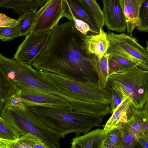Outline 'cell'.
I'll return each mask as SVG.
<instances>
[{
    "label": "cell",
    "instance_id": "12",
    "mask_svg": "<svg viewBox=\"0 0 148 148\" xmlns=\"http://www.w3.org/2000/svg\"><path fill=\"white\" fill-rule=\"evenodd\" d=\"M63 17L71 21L74 17L89 26L93 34L100 32V28L93 16L79 0H63Z\"/></svg>",
    "mask_w": 148,
    "mask_h": 148
},
{
    "label": "cell",
    "instance_id": "10",
    "mask_svg": "<svg viewBox=\"0 0 148 148\" xmlns=\"http://www.w3.org/2000/svg\"><path fill=\"white\" fill-rule=\"evenodd\" d=\"M51 34V31L29 33L18 46L13 58L21 63L31 65L33 60L47 44Z\"/></svg>",
    "mask_w": 148,
    "mask_h": 148
},
{
    "label": "cell",
    "instance_id": "16",
    "mask_svg": "<svg viewBox=\"0 0 148 148\" xmlns=\"http://www.w3.org/2000/svg\"><path fill=\"white\" fill-rule=\"evenodd\" d=\"M48 0H0V8L12 9L21 16L24 13L36 11Z\"/></svg>",
    "mask_w": 148,
    "mask_h": 148
},
{
    "label": "cell",
    "instance_id": "24",
    "mask_svg": "<svg viewBox=\"0 0 148 148\" xmlns=\"http://www.w3.org/2000/svg\"><path fill=\"white\" fill-rule=\"evenodd\" d=\"M132 113L140 124L143 132L148 135V103L147 102L144 108L141 109L135 108L132 106Z\"/></svg>",
    "mask_w": 148,
    "mask_h": 148
},
{
    "label": "cell",
    "instance_id": "36",
    "mask_svg": "<svg viewBox=\"0 0 148 148\" xmlns=\"http://www.w3.org/2000/svg\"><path fill=\"white\" fill-rule=\"evenodd\" d=\"M15 141L0 138V148H11Z\"/></svg>",
    "mask_w": 148,
    "mask_h": 148
},
{
    "label": "cell",
    "instance_id": "5",
    "mask_svg": "<svg viewBox=\"0 0 148 148\" xmlns=\"http://www.w3.org/2000/svg\"><path fill=\"white\" fill-rule=\"evenodd\" d=\"M41 75L59 92L75 100L109 104L101 89L95 83L72 79L55 74L39 71Z\"/></svg>",
    "mask_w": 148,
    "mask_h": 148
},
{
    "label": "cell",
    "instance_id": "20",
    "mask_svg": "<svg viewBox=\"0 0 148 148\" xmlns=\"http://www.w3.org/2000/svg\"><path fill=\"white\" fill-rule=\"evenodd\" d=\"M109 55L105 53L101 59H97L96 70L98 75L97 84L101 89H104L108 82L110 75L108 60Z\"/></svg>",
    "mask_w": 148,
    "mask_h": 148
},
{
    "label": "cell",
    "instance_id": "29",
    "mask_svg": "<svg viewBox=\"0 0 148 148\" xmlns=\"http://www.w3.org/2000/svg\"><path fill=\"white\" fill-rule=\"evenodd\" d=\"M140 22L136 29L140 32L148 31V0H145L141 7L139 13Z\"/></svg>",
    "mask_w": 148,
    "mask_h": 148
},
{
    "label": "cell",
    "instance_id": "2",
    "mask_svg": "<svg viewBox=\"0 0 148 148\" xmlns=\"http://www.w3.org/2000/svg\"><path fill=\"white\" fill-rule=\"evenodd\" d=\"M27 107L63 138L71 134H74L75 136L84 134L94 127L100 126L103 119L102 116L73 110L41 106Z\"/></svg>",
    "mask_w": 148,
    "mask_h": 148
},
{
    "label": "cell",
    "instance_id": "27",
    "mask_svg": "<svg viewBox=\"0 0 148 148\" xmlns=\"http://www.w3.org/2000/svg\"><path fill=\"white\" fill-rule=\"evenodd\" d=\"M121 124L133 134L136 138L142 136L148 137V135L143 132L140 124L132 113L131 117Z\"/></svg>",
    "mask_w": 148,
    "mask_h": 148
},
{
    "label": "cell",
    "instance_id": "14",
    "mask_svg": "<svg viewBox=\"0 0 148 148\" xmlns=\"http://www.w3.org/2000/svg\"><path fill=\"white\" fill-rule=\"evenodd\" d=\"M109 130L97 128L82 136H75L72 139L70 148H101Z\"/></svg>",
    "mask_w": 148,
    "mask_h": 148
},
{
    "label": "cell",
    "instance_id": "18",
    "mask_svg": "<svg viewBox=\"0 0 148 148\" xmlns=\"http://www.w3.org/2000/svg\"><path fill=\"white\" fill-rule=\"evenodd\" d=\"M131 101L128 97L123 99L106 123L103 129L108 130L120 123L126 122L132 116Z\"/></svg>",
    "mask_w": 148,
    "mask_h": 148
},
{
    "label": "cell",
    "instance_id": "34",
    "mask_svg": "<svg viewBox=\"0 0 148 148\" xmlns=\"http://www.w3.org/2000/svg\"><path fill=\"white\" fill-rule=\"evenodd\" d=\"M18 22L17 20L11 18L5 14L0 13V27L11 26Z\"/></svg>",
    "mask_w": 148,
    "mask_h": 148
},
{
    "label": "cell",
    "instance_id": "37",
    "mask_svg": "<svg viewBox=\"0 0 148 148\" xmlns=\"http://www.w3.org/2000/svg\"><path fill=\"white\" fill-rule=\"evenodd\" d=\"M101 148H119L118 147L106 139L103 141Z\"/></svg>",
    "mask_w": 148,
    "mask_h": 148
},
{
    "label": "cell",
    "instance_id": "11",
    "mask_svg": "<svg viewBox=\"0 0 148 148\" xmlns=\"http://www.w3.org/2000/svg\"><path fill=\"white\" fill-rule=\"evenodd\" d=\"M104 25L110 30L124 33L127 24L121 0H102Z\"/></svg>",
    "mask_w": 148,
    "mask_h": 148
},
{
    "label": "cell",
    "instance_id": "28",
    "mask_svg": "<svg viewBox=\"0 0 148 148\" xmlns=\"http://www.w3.org/2000/svg\"><path fill=\"white\" fill-rule=\"evenodd\" d=\"M106 139L117 146L119 148H122V130L121 123L110 129L107 134Z\"/></svg>",
    "mask_w": 148,
    "mask_h": 148
},
{
    "label": "cell",
    "instance_id": "7",
    "mask_svg": "<svg viewBox=\"0 0 148 148\" xmlns=\"http://www.w3.org/2000/svg\"><path fill=\"white\" fill-rule=\"evenodd\" d=\"M0 116L15 131L19 137L27 134L39 138L51 148L48 142L38 130L32 117V112L25 105L12 107L5 105Z\"/></svg>",
    "mask_w": 148,
    "mask_h": 148
},
{
    "label": "cell",
    "instance_id": "19",
    "mask_svg": "<svg viewBox=\"0 0 148 148\" xmlns=\"http://www.w3.org/2000/svg\"><path fill=\"white\" fill-rule=\"evenodd\" d=\"M50 148L39 138L32 135L27 134L18 138L11 148Z\"/></svg>",
    "mask_w": 148,
    "mask_h": 148
},
{
    "label": "cell",
    "instance_id": "23",
    "mask_svg": "<svg viewBox=\"0 0 148 148\" xmlns=\"http://www.w3.org/2000/svg\"><path fill=\"white\" fill-rule=\"evenodd\" d=\"M106 92V98L111 107L110 113L112 114L123 100L122 95L107 82L104 88Z\"/></svg>",
    "mask_w": 148,
    "mask_h": 148
},
{
    "label": "cell",
    "instance_id": "8",
    "mask_svg": "<svg viewBox=\"0 0 148 148\" xmlns=\"http://www.w3.org/2000/svg\"><path fill=\"white\" fill-rule=\"evenodd\" d=\"M15 92L27 107L41 106L73 110L71 106L64 98L33 87H27L20 89L15 87Z\"/></svg>",
    "mask_w": 148,
    "mask_h": 148
},
{
    "label": "cell",
    "instance_id": "1",
    "mask_svg": "<svg viewBox=\"0 0 148 148\" xmlns=\"http://www.w3.org/2000/svg\"><path fill=\"white\" fill-rule=\"evenodd\" d=\"M85 36L75 28L73 21L58 24L51 31L47 42L31 65L40 71L97 84V58L85 51Z\"/></svg>",
    "mask_w": 148,
    "mask_h": 148
},
{
    "label": "cell",
    "instance_id": "31",
    "mask_svg": "<svg viewBox=\"0 0 148 148\" xmlns=\"http://www.w3.org/2000/svg\"><path fill=\"white\" fill-rule=\"evenodd\" d=\"M109 56L124 69L129 70L138 66L134 62L126 58L116 55Z\"/></svg>",
    "mask_w": 148,
    "mask_h": 148
},
{
    "label": "cell",
    "instance_id": "32",
    "mask_svg": "<svg viewBox=\"0 0 148 148\" xmlns=\"http://www.w3.org/2000/svg\"><path fill=\"white\" fill-rule=\"evenodd\" d=\"M71 21L74 23V27L84 35L93 34L89 25L84 22L73 17Z\"/></svg>",
    "mask_w": 148,
    "mask_h": 148
},
{
    "label": "cell",
    "instance_id": "17",
    "mask_svg": "<svg viewBox=\"0 0 148 148\" xmlns=\"http://www.w3.org/2000/svg\"><path fill=\"white\" fill-rule=\"evenodd\" d=\"M69 102L72 107L73 110L78 112L103 117L110 113L111 107L109 104L74 99H71Z\"/></svg>",
    "mask_w": 148,
    "mask_h": 148
},
{
    "label": "cell",
    "instance_id": "26",
    "mask_svg": "<svg viewBox=\"0 0 148 148\" xmlns=\"http://www.w3.org/2000/svg\"><path fill=\"white\" fill-rule=\"evenodd\" d=\"M0 138L10 140H16L19 137L14 129L0 116Z\"/></svg>",
    "mask_w": 148,
    "mask_h": 148
},
{
    "label": "cell",
    "instance_id": "6",
    "mask_svg": "<svg viewBox=\"0 0 148 148\" xmlns=\"http://www.w3.org/2000/svg\"><path fill=\"white\" fill-rule=\"evenodd\" d=\"M107 37L110 42L107 54L127 59L144 70L148 71L147 41L145 47L139 43L136 38L124 33L117 34L109 32Z\"/></svg>",
    "mask_w": 148,
    "mask_h": 148
},
{
    "label": "cell",
    "instance_id": "3",
    "mask_svg": "<svg viewBox=\"0 0 148 148\" xmlns=\"http://www.w3.org/2000/svg\"><path fill=\"white\" fill-rule=\"evenodd\" d=\"M108 82L122 96L128 97L135 109L143 108L148 101V71L137 66L109 75Z\"/></svg>",
    "mask_w": 148,
    "mask_h": 148
},
{
    "label": "cell",
    "instance_id": "38",
    "mask_svg": "<svg viewBox=\"0 0 148 148\" xmlns=\"http://www.w3.org/2000/svg\"></svg>",
    "mask_w": 148,
    "mask_h": 148
},
{
    "label": "cell",
    "instance_id": "25",
    "mask_svg": "<svg viewBox=\"0 0 148 148\" xmlns=\"http://www.w3.org/2000/svg\"><path fill=\"white\" fill-rule=\"evenodd\" d=\"M20 36L18 22L11 26L0 27V39L2 41H10Z\"/></svg>",
    "mask_w": 148,
    "mask_h": 148
},
{
    "label": "cell",
    "instance_id": "35",
    "mask_svg": "<svg viewBox=\"0 0 148 148\" xmlns=\"http://www.w3.org/2000/svg\"><path fill=\"white\" fill-rule=\"evenodd\" d=\"M136 146L138 147L148 148V137L142 136L136 137Z\"/></svg>",
    "mask_w": 148,
    "mask_h": 148
},
{
    "label": "cell",
    "instance_id": "21",
    "mask_svg": "<svg viewBox=\"0 0 148 148\" xmlns=\"http://www.w3.org/2000/svg\"><path fill=\"white\" fill-rule=\"evenodd\" d=\"M36 11L24 13L17 19L19 27L20 36L27 35L30 33L32 29Z\"/></svg>",
    "mask_w": 148,
    "mask_h": 148
},
{
    "label": "cell",
    "instance_id": "9",
    "mask_svg": "<svg viewBox=\"0 0 148 148\" xmlns=\"http://www.w3.org/2000/svg\"><path fill=\"white\" fill-rule=\"evenodd\" d=\"M63 0H48L36 11L30 33L51 31L63 17Z\"/></svg>",
    "mask_w": 148,
    "mask_h": 148
},
{
    "label": "cell",
    "instance_id": "13",
    "mask_svg": "<svg viewBox=\"0 0 148 148\" xmlns=\"http://www.w3.org/2000/svg\"><path fill=\"white\" fill-rule=\"evenodd\" d=\"M107 34L101 28L99 34L85 35L83 38V43L87 53L94 55L98 60H100L107 53L110 46Z\"/></svg>",
    "mask_w": 148,
    "mask_h": 148
},
{
    "label": "cell",
    "instance_id": "33",
    "mask_svg": "<svg viewBox=\"0 0 148 148\" xmlns=\"http://www.w3.org/2000/svg\"><path fill=\"white\" fill-rule=\"evenodd\" d=\"M108 64L110 74L113 73H119L127 71L122 67L109 56Z\"/></svg>",
    "mask_w": 148,
    "mask_h": 148
},
{
    "label": "cell",
    "instance_id": "30",
    "mask_svg": "<svg viewBox=\"0 0 148 148\" xmlns=\"http://www.w3.org/2000/svg\"><path fill=\"white\" fill-rule=\"evenodd\" d=\"M121 126L122 148H134L136 146L137 143L136 137L122 124Z\"/></svg>",
    "mask_w": 148,
    "mask_h": 148
},
{
    "label": "cell",
    "instance_id": "4",
    "mask_svg": "<svg viewBox=\"0 0 148 148\" xmlns=\"http://www.w3.org/2000/svg\"><path fill=\"white\" fill-rule=\"evenodd\" d=\"M0 65L16 88L32 87L40 90L63 97H68L59 92L30 65L8 58L0 53Z\"/></svg>",
    "mask_w": 148,
    "mask_h": 148
},
{
    "label": "cell",
    "instance_id": "15",
    "mask_svg": "<svg viewBox=\"0 0 148 148\" xmlns=\"http://www.w3.org/2000/svg\"><path fill=\"white\" fill-rule=\"evenodd\" d=\"M145 0L121 1L127 24V34L132 35L134 29L139 23V13L141 5Z\"/></svg>",
    "mask_w": 148,
    "mask_h": 148
},
{
    "label": "cell",
    "instance_id": "22",
    "mask_svg": "<svg viewBox=\"0 0 148 148\" xmlns=\"http://www.w3.org/2000/svg\"><path fill=\"white\" fill-rule=\"evenodd\" d=\"M93 16L100 28L104 25L102 10L96 0H79Z\"/></svg>",
    "mask_w": 148,
    "mask_h": 148
}]
</instances>
